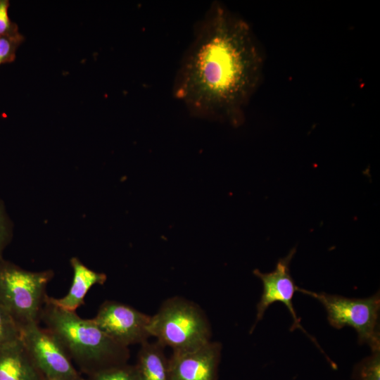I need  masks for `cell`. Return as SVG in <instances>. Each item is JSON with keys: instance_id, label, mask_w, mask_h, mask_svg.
<instances>
[{"instance_id": "6da1fadb", "label": "cell", "mask_w": 380, "mask_h": 380, "mask_svg": "<svg viewBox=\"0 0 380 380\" xmlns=\"http://www.w3.org/2000/svg\"><path fill=\"white\" fill-rule=\"evenodd\" d=\"M263 68V53L251 25L215 1L194 25L174 79L173 96L196 118L239 126Z\"/></svg>"}, {"instance_id": "7a4b0ae2", "label": "cell", "mask_w": 380, "mask_h": 380, "mask_svg": "<svg viewBox=\"0 0 380 380\" xmlns=\"http://www.w3.org/2000/svg\"><path fill=\"white\" fill-rule=\"evenodd\" d=\"M73 364L89 377L112 367L126 364L129 350L109 337L93 319L61 309L45 300L39 316Z\"/></svg>"}, {"instance_id": "3957f363", "label": "cell", "mask_w": 380, "mask_h": 380, "mask_svg": "<svg viewBox=\"0 0 380 380\" xmlns=\"http://www.w3.org/2000/svg\"><path fill=\"white\" fill-rule=\"evenodd\" d=\"M150 336L173 351H190L210 341L211 329L207 317L196 304L180 297L163 303L151 316L148 326Z\"/></svg>"}, {"instance_id": "277c9868", "label": "cell", "mask_w": 380, "mask_h": 380, "mask_svg": "<svg viewBox=\"0 0 380 380\" xmlns=\"http://www.w3.org/2000/svg\"><path fill=\"white\" fill-rule=\"evenodd\" d=\"M53 277L52 270L31 272L0 260V307L19 326L39 322L46 286Z\"/></svg>"}, {"instance_id": "5b68a950", "label": "cell", "mask_w": 380, "mask_h": 380, "mask_svg": "<svg viewBox=\"0 0 380 380\" xmlns=\"http://www.w3.org/2000/svg\"><path fill=\"white\" fill-rule=\"evenodd\" d=\"M296 291L310 296L322 303L331 327L337 329L350 327L357 331L360 344H367L372 352L380 350L379 292L366 298H350L314 292L298 286Z\"/></svg>"}, {"instance_id": "8992f818", "label": "cell", "mask_w": 380, "mask_h": 380, "mask_svg": "<svg viewBox=\"0 0 380 380\" xmlns=\"http://www.w3.org/2000/svg\"><path fill=\"white\" fill-rule=\"evenodd\" d=\"M20 338L46 380H85L61 343L39 322L20 326Z\"/></svg>"}, {"instance_id": "52a82bcc", "label": "cell", "mask_w": 380, "mask_h": 380, "mask_svg": "<svg viewBox=\"0 0 380 380\" xmlns=\"http://www.w3.org/2000/svg\"><path fill=\"white\" fill-rule=\"evenodd\" d=\"M150 319V315L129 305L106 300L99 307L93 320L113 340L128 348L142 344L151 337L148 331Z\"/></svg>"}, {"instance_id": "ba28073f", "label": "cell", "mask_w": 380, "mask_h": 380, "mask_svg": "<svg viewBox=\"0 0 380 380\" xmlns=\"http://www.w3.org/2000/svg\"><path fill=\"white\" fill-rule=\"evenodd\" d=\"M296 251V248H293L287 255L280 258L277 262L274 270L270 272L263 273L258 269L253 270V274L262 283L263 291L257 305L256 319L251 329V333L253 331L256 324L262 319L269 306L275 302H281L287 308L293 318L291 331L296 329H301L319 348L315 339L311 337L301 326L300 318L297 317L292 303L297 286L291 276L289 266Z\"/></svg>"}, {"instance_id": "9c48e42d", "label": "cell", "mask_w": 380, "mask_h": 380, "mask_svg": "<svg viewBox=\"0 0 380 380\" xmlns=\"http://www.w3.org/2000/svg\"><path fill=\"white\" fill-rule=\"evenodd\" d=\"M222 345L210 341L190 351H173L168 360L170 380H217Z\"/></svg>"}, {"instance_id": "30bf717a", "label": "cell", "mask_w": 380, "mask_h": 380, "mask_svg": "<svg viewBox=\"0 0 380 380\" xmlns=\"http://www.w3.org/2000/svg\"><path fill=\"white\" fill-rule=\"evenodd\" d=\"M73 270L72 285L68 293L62 298L46 296V301L70 312L84 303V298L89 290L95 284H103L107 279L104 273L95 272L85 266L77 258L70 259Z\"/></svg>"}, {"instance_id": "8fae6325", "label": "cell", "mask_w": 380, "mask_h": 380, "mask_svg": "<svg viewBox=\"0 0 380 380\" xmlns=\"http://www.w3.org/2000/svg\"><path fill=\"white\" fill-rule=\"evenodd\" d=\"M0 380H46L20 338L0 347Z\"/></svg>"}, {"instance_id": "7c38bea8", "label": "cell", "mask_w": 380, "mask_h": 380, "mask_svg": "<svg viewBox=\"0 0 380 380\" xmlns=\"http://www.w3.org/2000/svg\"><path fill=\"white\" fill-rule=\"evenodd\" d=\"M165 346L158 341L141 344L135 365L140 380H170Z\"/></svg>"}, {"instance_id": "4fadbf2b", "label": "cell", "mask_w": 380, "mask_h": 380, "mask_svg": "<svg viewBox=\"0 0 380 380\" xmlns=\"http://www.w3.org/2000/svg\"><path fill=\"white\" fill-rule=\"evenodd\" d=\"M353 377L355 380H380V350L373 351L357 364Z\"/></svg>"}, {"instance_id": "5bb4252c", "label": "cell", "mask_w": 380, "mask_h": 380, "mask_svg": "<svg viewBox=\"0 0 380 380\" xmlns=\"http://www.w3.org/2000/svg\"><path fill=\"white\" fill-rule=\"evenodd\" d=\"M88 380H140L135 365L126 364L103 369Z\"/></svg>"}, {"instance_id": "9a60e30c", "label": "cell", "mask_w": 380, "mask_h": 380, "mask_svg": "<svg viewBox=\"0 0 380 380\" xmlns=\"http://www.w3.org/2000/svg\"><path fill=\"white\" fill-rule=\"evenodd\" d=\"M19 324L5 310L0 307V347L20 338Z\"/></svg>"}, {"instance_id": "2e32d148", "label": "cell", "mask_w": 380, "mask_h": 380, "mask_svg": "<svg viewBox=\"0 0 380 380\" xmlns=\"http://www.w3.org/2000/svg\"><path fill=\"white\" fill-rule=\"evenodd\" d=\"M24 39V36L20 32L0 37V65L15 61L16 50Z\"/></svg>"}, {"instance_id": "e0dca14e", "label": "cell", "mask_w": 380, "mask_h": 380, "mask_svg": "<svg viewBox=\"0 0 380 380\" xmlns=\"http://www.w3.org/2000/svg\"><path fill=\"white\" fill-rule=\"evenodd\" d=\"M13 236V224L6 211L4 204L0 200V260L3 259V252Z\"/></svg>"}, {"instance_id": "ac0fdd59", "label": "cell", "mask_w": 380, "mask_h": 380, "mask_svg": "<svg viewBox=\"0 0 380 380\" xmlns=\"http://www.w3.org/2000/svg\"><path fill=\"white\" fill-rule=\"evenodd\" d=\"M8 0H0V37L11 36L19 33L18 25L8 16Z\"/></svg>"}]
</instances>
